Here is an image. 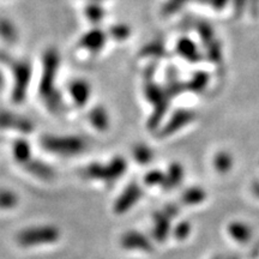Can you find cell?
I'll list each match as a JSON object with an SVG mask.
<instances>
[{
	"instance_id": "30bf717a",
	"label": "cell",
	"mask_w": 259,
	"mask_h": 259,
	"mask_svg": "<svg viewBox=\"0 0 259 259\" xmlns=\"http://www.w3.org/2000/svg\"><path fill=\"white\" fill-rule=\"evenodd\" d=\"M193 119V114L191 112L187 111H179L176 114L171 116V119L168 121V124L164 127V134L169 135L171 132H176L181 127H184L186 124Z\"/></svg>"
},
{
	"instance_id": "44dd1931",
	"label": "cell",
	"mask_w": 259,
	"mask_h": 259,
	"mask_svg": "<svg viewBox=\"0 0 259 259\" xmlns=\"http://www.w3.org/2000/svg\"><path fill=\"white\" fill-rule=\"evenodd\" d=\"M206 82H208V76L204 73H199L197 74L196 78L193 79L192 87H191V88H193L194 90H202L204 88V85L206 84Z\"/></svg>"
},
{
	"instance_id": "7a4b0ae2",
	"label": "cell",
	"mask_w": 259,
	"mask_h": 259,
	"mask_svg": "<svg viewBox=\"0 0 259 259\" xmlns=\"http://www.w3.org/2000/svg\"><path fill=\"white\" fill-rule=\"evenodd\" d=\"M42 147L54 155L71 157L82 153L85 142L74 136H46L42 138Z\"/></svg>"
},
{
	"instance_id": "7c38bea8",
	"label": "cell",
	"mask_w": 259,
	"mask_h": 259,
	"mask_svg": "<svg viewBox=\"0 0 259 259\" xmlns=\"http://www.w3.org/2000/svg\"><path fill=\"white\" fill-rule=\"evenodd\" d=\"M90 122L93 126L100 131H105L109 126V118L107 112L103 108H95L90 113Z\"/></svg>"
},
{
	"instance_id": "3957f363",
	"label": "cell",
	"mask_w": 259,
	"mask_h": 259,
	"mask_svg": "<svg viewBox=\"0 0 259 259\" xmlns=\"http://www.w3.org/2000/svg\"><path fill=\"white\" fill-rule=\"evenodd\" d=\"M127 164L122 157H115L109 161L107 164L92 163L85 168V176L89 179L102 180L106 183H111L119 179L125 173Z\"/></svg>"
},
{
	"instance_id": "7402d4cb",
	"label": "cell",
	"mask_w": 259,
	"mask_h": 259,
	"mask_svg": "<svg viewBox=\"0 0 259 259\" xmlns=\"http://www.w3.org/2000/svg\"><path fill=\"white\" fill-rule=\"evenodd\" d=\"M189 233H190V226L184 222V223H180V225L177 227L174 234H176L178 239H184L189 235Z\"/></svg>"
},
{
	"instance_id": "ba28073f",
	"label": "cell",
	"mask_w": 259,
	"mask_h": 259,
	"mask_svg": "<svg viewBox=\"0 0 259 259\" xmlns=\"http://www.w3.org/2000/svg\"><path fill=\"white\" fill-rule=\"evenodd\" d=\"M228 234L239 244H245L251 239V228L244 222H232L228 226Z\"/></svg>"
},
{
	"instance_id": "6da1fadb",
	"label": "cell",
	"mask_w": 259,
	"mask_h": 259,
	"mask_svg": "<svg viewBox=\"0 0 259 259\" xmlns=\"http://www.w3.org/2000/svg\"><path fill=\"white\" fill-rule=\"evenodd\" d=\"M60 231L54 226H35L25 228L17 234V244L22 247H35L54 244L59 240Z\"/></svg>"
},
{
	"instance_id": "d6986e66",
	"label": "cell",
	"mask_w": 259,
	"mask_h": 259,
	"mask_svg": "<svg viewBox=\"0 0 259 259\" xmlns=\"http://www.w3.org/2000/svg\"><path fill=\"white\" fill-rule=\"evenodd\" d=\"M168 222H167V219L166 216H161L160 219L157 220V225H156V231H155V234L158 239H162V238H166L167 234H168Z\"/></svg>"
},
{
	"instance_id": "5b68a950",
	"label": "cell",
	"mask_w": 259,
	"mask_h": 259,
	"mask_svg": "<svg viewBox=\"0 0 259 259\" xmlns=\"http://www.w3.org/2000/svg\"><path fill=\"white\" fill-rule=\"evenodd\" d=\"M0 127L5 128H14L17 131L28 134L32 130V125L27 119L16 116L11 113H0Z\"/></svg>"
},
{
	"instance_id": "4fadbf2b",
	"label": "cell",
	"mask_w": 259,
	"mask_h": 259,
	"mask_svg": "<svg viewBox=\"0 0 259 259\" xmlns=\"http://www.w3.org/2000/svg\"><path fill=\"white\" fill-rule=\"evenodd\" d=\"M213 166H215L216 170L220 173H227L233 167V157L232 155L227 151H220L213 157Z\"/></svg>"
},
{
	"instance_id": "e0dca14e",
	"label": "cell",
	"mask_w": 259,
	"mask_h": 259,
	"mask_svg": "<svg viewBox=\"0 0 259 259\" xmlns=\"http://www.w3.org/2000/svg\"><path fill=\"white\" fill-rule=\"evenodd\" d=\"M134 157L141 164L147 163L151 158V151L147 145H136L134 149Z\"/></svg>"
},
{
	"instance_id": "ffe728a7",
	"label": "cell",
	"mask_w": 259,
	"mask_h": 259,
	"mask_svg": "<svg viewBox=\"0 0 259 259\" xmlns=\"http://www.w3.org/2000/svg\"><path fill=\"white\" fill-rule=\"evenodd\" d=\"M164 179H166V176L162 174L161 171H150L148 174L147 178H145V181H147L148 185H158V184H164Z\"/></svg>"
},
{
	"instance_id": "277c9868",
	"label": "cell",
	"mask_w": 259,
	"mask_h": 259,
	"mask_svg": "<svg viewBox=\"0 0 259 259\" xmlns=\"http://www.w3.org/2000/svg\"><path fill=\"white\" fill-rule=\"evenodd\" d=\"M142 190L137 184H131L124 190L119 198L116 199L114 204V210L116 213H124L127 211L128 209H131L136 203L138 202V199L141 198Z\"/></svg>"
},
{
	"instance_id": "5bb4252c",
	"label": "cell",
	"mask_w": 259,
	"mask_h": 259,
	"mask_svg": "<svg viewBox=\"0 0 259 259\" xmlns=\"http://www.w3.org/2000/svg\"><path fill=\"white\" fill-rule=\"evenodd\" d=\"M18 204V197L14 191L10 190H0V209L10 210L14 209Z\"/></svg>"
},
{
	"instance_id": "8992f818",
	"label": "cell",
	"mask_w": 259,
	"mask_h": 259,
	"mask_svg": "<svg viewBox=\"0 0 259 259\" xmlns=\"http://www.w3.org/2000/svg\"><path fill=\"white\" fill-rule=\"evenodd\" d=\"M121 245L127 250L148 251L150 248V242L148 241V239L137 232H128L124 234L121 239Z\"/></svg>"
},
{
	"instance_id": "cb8c5ba5",
	"label": "cell",
	"mask_w": 259,
	"mask_h": 259,
	"mask_svg": "<svg viewBox=\"0 0 259 259\" xmlns=\"http://www.w3.org/2000/svg\"><path fill=\"white\" fill-rule=\"evenodd\" d=\"M227 3V0H213V4H215L218 8H222V6H225Z\"/></svg>"
},
{
	"instance_id": "52a82bcc",
	"label": "cell",
	"mask_w": 259,
	"mask_h": 259,
	"mask_svg": "<svg viewBox=\"0 0 259 259\" xmlns=\"http://www.w3.org/2000/svg\"><path fill=\"white\" fill-rule=\"evenodd\" d=\"M25 169H27L31 176L38 178L42 180H50L54 177V170L50 164H46L44 161L40 160H31L25 164Z\"/></svg>"
},
{
	"instance_id": "9c48e42d",
	"label": "cell",
	"mask_w": 259,
	"mask_h": 259,
	"mask_svg": "<svg viewBox=\"0 0 259 259\" xmlns=\"http://www.w3.org/2000/svg\"><path fill=\"white\" fill-rule=\"evenodd\" d=\"M177 51L184 59L193 61V63L194 61H198L200 58L198 48H197L193 41H191L190 38L187 37H183L179 42H178Z\"/></svg>"
},
{
	"instance_id": "8fae6325",
	"label": "cell",
	"mask_w": 259,
	"mask_h": 259,
	"mask_svg": "<svg viewBox=\"0 0 259 259\" xmlns=\"http://www.w3.org/2000/svg\"><path fill=\"white\" fill-rule=\"evenodd\" d=\"M14 156L18 163L25 164L31 160V148L30 144L25 139H18L14 144Z\"/></svg>"
},
{
	"instance_id": "2e32d148",
	"label": "cell",
	"mask_w": 259,
	"mask_h": 259,
	"mask_svg": "<svg viewBox=\"0 0 259 259\" xmlns=\"http://www.w3.org/2000/svg\"><path fill=\"white\" fill-rule=\"evenodd\" d=\"M89 94L90 90L88 88V85L83 83H77L76 85H73L72 88V96L78 105H83L89 100Z\"/></svg>"
},
{
	"instance_id": "603a6c76",
	"label": "cell",
	"mask_w": 259,
	"mask_h": 259,
	"mask_svg": "<svg viewBox=\"0 0 259 259\" xmlns=\"http://www.w3.org/2000/svg\"><path fill=\"white\" fill-rule=\"evenodd\" d=\"M185 2H187V0H170L169 4H168L167 10H168V11H169V12L177 11V9L179 8V6L183 5Z\"/></svg>"
},
{
	"instance_id": "9a60e30c",
	"label": "cell",
	"mask_w": 259,
	"mask_h": 259,
	"mask_svg": "<svg viewBox=\"0 0 259 259\" xmlns=\"http://www.w3.org/2000/svg\"><path fill=\"white\" fill-rule=\"evenodd\" d=\"M204 198H205V192L202 189H198V187H191L184 193V202L190 204V205L202 203Z\"/></svg>"
},
{
	"instance_id": "ac0fdd59",
	"label": "cell",
	"mask_w": 259,
	"mask_h": 259,
	"mask_svg": "<svg viewBox=\"0 0 259 259\" xmlns=\"http://www.w3.org/2000/svg\"><path fill=\"white\" fill-rule=\"evenodd\" d=\"M183 170H181V167L179 164H173L166 176V179H164L166 183L164 184H169L170 186H176L179 184V181L181 178H183Z\"/></svg>"
}]
</instances>
